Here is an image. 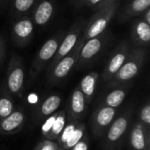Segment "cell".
Listing matches in <instances>:
<instances>
[{
	"instance_id": "cell-34",
	"label": "cell",
	"mask_w": 150,
	"mask_h": 150,
	"mask_svg": "<svg viewBox=\"0 0 150 150\" xmlns=\"http://www.w3.org/2000/svg\"><path fill=\"white\" fill-rule=\"evenodd\" d=\"M115 2H119V0H103V3L100 6V8L104 5H106V4H112V3H115Z\"/></svg>"
},
{
	"instance_id": "cell-4",
	"label": "cell",
	"mask_w": 150,
	"mask_h": 150,
	"mask_svg": "<svg viewBox=\"0 0 150 150\" xmlns=\"http://www.w3.org/2000/svg\"><path fill=\"white\" fill-rule=\"evenodd\" d=\"M146 50L142 47H135L131 49L124 64L113 76V78L108 82L106 88H113L119 85L129 83L140 72L145 59Z\"/></svg>"
},
{
	"instance_id": "cell-15",
	"label": "cell",
	"mask_w": 150,
	"mask_h": 150,
	"mask_svg": "<svg viewBox=\"0 0 150 150\" xmlns=\"http://www.w3.org/2000/svg\"><path fill=\"white\" fill-rule=\"evenodd\" d=\"M55 8L54 0H38L30 16L34 25L46 26L52 20Z\"/></svg>"
},
{
	"instance_id": "cell-32",
	"label": "cell",
	"mask_w": 150,
	"mask_h": 150,
	"mask_svg": "<svg viewBox=\"0 0 150 150\" xmlns=\"http://www.w3.org/2000/svg\"><path fill=\"white\" fill-rule=\"evenodd\" d=\"M11 0H0V10L4 9L11 2Z\"/></svg>"
},
{
	"instance_id": "cell-13",
	"label": "cell",
	"mask_w": 150,
	"mask_h": 150,
	"mask_svg": "<svg viewBox=\"0 0 150 150\" xmlns=\"http://www.w3.org/2000/svg\"><path fill=\"white\" fill-rule=\"evenodd\" d=\"M67 123L68 118L66 112L64 110L57 111L45 120V122L43 123L41 127L43 137L46 140H56L60 136Z\"/></svg>"
},
{
	"instance_id": "cell-12",
	"label": "cell",
	"mask_w": 150,
	"mask_h": 150,
	"mask_svg": "<svg viewBox=\"0 0 150 150\" xmlns=\"http://www.w3.org/2000/svg\"><path fill=\"white\" fill-rule=\"evenodd\" d=\"M127 141L129 150H150V129L137 120L133 122Z\"/></svg>"
},
{
	"instance_id": "cell-24",
	"label": "cell",
	"mask_w": 150,
	"mask_h": 150,
	"mask_svg": "<svg viewBox=\"0 0 150 150\" xmlns=\"http://www.w3.org/2000/svg\"><path fill=\"white\" fill-rule=\"evenodd\" d=\"M86 134L85 125L83 122H79L77 127H76L75 131L69 136V138L66 141L63 146L61 148L63 150H69L73 146H75L77 142H79Z\"/></svg>"
},
{
	"instance_id": "cell-8",
	"label": "cell",
	"mask_w": 150,
	"mask_h": 150,
	"mask_svg": "<svg viewBox=\"0 0 150 150\" xmlns=\"http://www.w3.org/2000/svg\"><path fill=\"white\" fill-rule=\"evenodd\" d=\"M117 109L106 106L101 103L93 111L91 116V129L97 140H102L107 130L117 117Z\"/></svg>"
},
{
	"instance_id": "cell-6",
	"label": "cell",
	"mask_w": 150,
	"mask_h": 150,
	"mask_svg": "<svg viewBox=\"0 0 150 150\" xmlns=\"http://www.w3.org/2000/svg\"><path fill=\"white\" fill-rule=\"evenodd\" d=\"M25 69L20 56L13 54L8 63L6 75L3 79L6 89L13 98H20L25 86Z\"/></svg>"
},
{
	"instance_id": "cell-7",
	"label": "cell",
	"mask_w": 150,
	"mask_h": 150,
	"mask_svg": "<svg viewBox=\"0 0 150 150\" xmlns=\"http://www.w3.org/2000/svg\"><path fill=\"white\" fill-rule=\"evenodd\" d=\"M83 44V42L79 40L74 48L67 55L62 57L52 69L47 70V83L50 85L60 83L69 76L76 64Z\"/></svg>"
},
{
	"instance_id": "cell-5",
	"label": "cell",
	"mask_w": 150,
	"mask_h": 150,
	"mask_svg": "<svg viewBox=\"0 0 150 150\" xmlns=\"http://www.w3.org/2000/svg\"><path fill=\"white\" fill-rule=\"evenodd\" d=\"M64 34L65 33L63 31H59L41 46L32 62L29 72L28 84L33 83L40 73L48 65L50 61L54 56Z\"/></svg>"
},
{
	"instance_id": "cell-30",
	"label": "cell",
	"mask_w": 150,
	"mask_h": 150,
	"mask_svg": "<svg viewBox=\"0 0 150 150\" xmlns=\"http://www.w3.org/2000/svg\"><path fill=\"white\" fill-rule=\"evenodd\" d=\"M102 3H103V0H86L85 5L94 9L95 11H98L100 8Z\"/></svg>"
},
{
	"instance_id": "cell-31",
	"label": "cell",
	"mask_w": 150,
	"mask_h": 150,
	"mask_svg": "<svg viewBox=\"0 0 150 150\" xmlns=\"http://www.w3.org/2000/svg\"><path fill=\"white\" fill-rule=\"evenodd\" d=\"M141 16H142V18L148 24H149L150 25V7L149 8H148Z\"/></svg>"
},
{
	"instance_id": "cell-22",
	"label": "cell",
	"mask_w": 150,
	"mask_h": 150,
	"mask_svg": "<svg viewBox=\"0 0 150 150\" xmlns=\"http://www.w3.org/2000/svg\"><path fill=\"white\" fill-rule=\"evenodd\" d=\"M38 0H11L10 2V14L12 19L28 15L33 10Z\"/></svg>"
},
{
	"instance_id": "cell-3",
	"label": "cell",
	"mask_w": 150,
	"mask_h": 150,
	"mask_svg": "<svg viewBox=\"0 0 150 150\" xmlns=\"http://www.w3.org/2000/svg\"><path fill=\"white\" fill-rule=\"evenodd\" d=\"M112 40V34L107 30L100 35L86 40L81 47L75 68L76 69H82L92 65L106 50Z\"/></svg>"
},
{
	"instance_id": "cell-26",
	"label": "cell",
	"mask_w": 150,
	"mask_h": 150,
	"mask_svg": "<svg viewBox=\"0 0 150 150\" xmlns=\"http://www.w3.org/2000/svg\"><path fill=\"white\" fill-rule=\"evenodd\" d=\"M145 127L150 129V105L149 101H147L140 111L139 120H138Z\"/></svg>"
},
{
	"instance_id": "cell-27",
	"label": "cell",
	"mask_w": 150,
	"mask_h": 150,
	"mask_svg": "<svg viewBox=\"0 0 150 150\" xmlns=\"http://www.w3.org/2000/svg\"><path fill=\"white\" fill-rule=\"evenodd\" d=\"M59 149L56 142L51 140H44L40 142L36 147L34 150H57Z\"/></svg>"
},
{
	"instance_id": "cell-19",
	"label": "cell",
	"mask_w": 150,
	"mask_h": 150,
	"mask_svg": "<svg viewBox=\"0 0 150 150\" xmlns=\"http://www.w3.org/2000/svg\"><path fill=\"white\" fill-rule=\"evenodd\" d=\"M62 104V97L59 94L54 93L47 96L40 102L36 109L37 120L42 121L47 119L49 116L56 112Z\"/></svg>"
},
{
	"instance_id": "cell-9",
	"label": "cell",
	"mask_w": 150,
	"mask_h": 150,
	"mask_svg": "<svg viewBox=\"0 0 150 150\" xmlns=\"http://www.w3.org/2000/svg\"><path fill=\"white\" fill-rule=\"evenodd\" d=\"M86 22L87 20L83 18H80L76 20L71 25L69 30L64 34L54 56L53 57V59L50 61V62L47 65V70H49L50 69H52L62 57L67 55L74 48V47L76 45V43L81 38V35L86 25Z\"/></svg>"
},
{
	"instance_id": "cell-25",
	"label": "cell",
	"mask_w": 150,
	"mask_h": 150,
	"mask_svg": "<svg viewBox=\"0 0 150 150\" xmlns=\"http://www.w3.org/2000/svg\"><path fill=\"white\" fill-rule=\"evenodd\" d=\"M80 122V120H75V121H68V123L66 124L65 127L63 128V130L62 131L60 136L56 139V143L58 145V147L61 149L63 144L66 142V141L69 138V136L72 134V133L75 131L76 127H77L78 123Z\"/></svg>"
},
{
	"instance_id": "cell-17",
	"label": "cell",
	"mask_w": 150,
	"mask_h": 150,
	"mask_svg": "<svg viewBox=\"0 0 150 150\" xmlns=\"http://www.w3.org/2000/svg\"><path fill=\"white\" fill-rule=\"evenodd\" d=\"M131 40L138 47H148L150 42V25L142 17L136 18L132 25Z\"/></svg>"
},
{
	"instance_id": "cell-21",
	"label": "cell",
	"mask_w": 150,
	"mask_h": 150,
	"mask_svg": "<svg viewBox=\"0 0 150 150\" xmlns=\"http://www.w3.org/2000/svg\"><path fill=\"white\" fill-rule=\"evenodd\" d=\"M98 78L99 73L98 71H91L83 77L78 86L82 93L83 94L88 105L92 102L93 97L96 92Z\"/></svg>"
},
{
	"instance_id": "cell-28",
	"label": "cell",
	"mask_w": 150,
	"mask_h": 150,
	"mask_svg": "<svg viewBox=\"0 0 150 150\" xmlns=\"http://www.w3.org/2000/svg\"><path fill=\"white\" fill-rule=\"evenodd\" d=\"M69 150H89V138L88 135L85 134V136L77 142L75 146H73Z\"/></svg>"
},
{
	"instance_id": "cell-10",
	"label": "cell",
	"mask_w": 150,
	"mask_h": 150,
	"mask_svg": "<svg viewBox=\"0 0 150 150\" xmlns=\"http://www.w3.org/2000/svg\"><path fill=\"white\" fill-rule=\"evenodd\" d=\"M130 51L131 47L127 40L121 41L115 47V48L109 54L108 60L102 72L101 77L103 82L108 83L113 78V76L124 64Z\"/></svg>"
},
{
	"instance_id": "cell-2",
	"label": "cell",
	"mask_w": 150,
	"mask_h": 150,
	"mask_svg": "<svg viewBox=\"0 0 150 150\" xmlns=\"http://www.w3.org/2000/svg\"><path fill=\"white\" fill-rule=\"evenodd\" d=\"M120 7V3L115 2L110 4H106L99 8L87 20L86 25L83 30L80 40L83 43L94 37H97L106 31L110 23L115 17Z\"/></svg>"
},
{
	"instance_id": "cell-33",
	"label": "cell",
	"mask_w": 150,
	"mask_h": 150,
	"mask_svg": "<svg viewBox=\"0 0 150 150\" xmlns=\"http://www.w3.org/2000/svg\"><path fill=\"white\" fill-rule=\"evenodd\" d=\"M75 4H76V5H78V6H83V5H84L85 4V2H86V0H71Z\"/></svg>"
},
{
	"instance_id": "cell-18",
	"label": "cell",
	"mask_w": 150,
	"mask_h": 150,
	"mask_svg": "<svg viewBox=\"0 0 150 150\" xmlns=\"http://www.w3.org/2000/svg\"><path fill=\"white\" fill-rule=\"evenodd\" d=\"M150 7V0H130L118 13L120 23H125L133 18L141 16Z\"/></svg>"
},
{
	"instance_id": "cell-14",
	"label": "cell",
	"mask_w": 150,
	"mask_h": 150,
	"mask_svg": "<svg viewBox=\"0 0 150 150\" xmlns=\"http://www.w3.org/2000/svg\"><path fill=\"white\" fill-rule=\"evenodd\" d=\"M87 108L88 104L81 90L79 87L75 88L70 94L68 103V108L66 112L68 121H75L83 119L85 117Z\"/></svg>"
},
{
	"instance_id": "cell-23",
	"label": "cell",
	"mask_w": 150,
	"mask_h": 150,
	"mask_svg": "<svg viewBox=\"0 0 150 150\" xmlns=\"http://www.w3.org/2000/svg\"><path fill=\"white\" fill-rule=\"evenodd\" d=\"M14 109L13 97L2 81L0 83V120L10 115Z\"/></svg>"
},
{
	"instance_id": "cell-35",
	"label": "cell",
	"mask_w": 150,
	"mask_h": 150,
	"mask_svg": "<svg viewBox=\"0 0 150 150\" xmlns=\"http://www.w3.org/2000/svg\"><path fill=\"white\" fill-rule=\"evenodd\" d=\"M57 150H63V149H60V148H59V149H58Z\"/></svg>"
},
{
	"instance_id": "cell-29",
	"label": "cell",
	"mask_w": 150,
	"mask_h": 150,
	"mask_svg": "<svg viewBox=\"0 0 150 150\" xmlns=\"http://www.w3.org/2000/svg\"><path fill=\"white\" fill-rule=\"evenodd\" d=\"M5 51H6V44L5 40L3 34L0 33V69L4 63V57H5Z\"/></svg>"
},
{
	"instance_id": "cell-16",
	"label": "cell",
	"mask_w": 150,
	"mask_h": 150,
	"mask_svg": "<svg viewBox=\"0 0 150 150\" xmlns=\"http://www.w3.org/2000/svg\"><path fill=\"white\" fill-rule=\"evenodd\" d=\"M26 121V113L22 108H15L13 112L0 120V134L10 135L18 133Z\"/></svg>"
},
{
	"instance_id": "cell-1",
	"label": "cell",
	"mask_w": 150,
	"mask_h": 150,
	"mask_svg": "<svg viewBox=\"0 0 150 150\" xmlns=\"http://www.w3.org/2000/svg\"><path fill=\"white\" fill-rule=\"evenodd\" d=\"M134 108L128 106L120 115L115 118L103 140V150H120L127 140L133 124Z\"/></svg>"
},
{
	"instance_id": "cell-11",
	"label": "cell",
	"mask_w": 150,
	"mask_h": 150,
	"mask_svg": "<svg viewBox=\"0 0 150 150\" xmlns=\"http://www.w3.org/2000/svg\"><path fill=\"white\" fill-rule=\"evenodd\" d=\"M11 40L15 46L25 47L31 42L34 33V24L29 15L14 20L11 26Z\"/></svg>"
},
{
	"instance_id": "cell-20",
	"label": "cell",
	"mask_w": 150,
	"mask_h": 150,
	"mask_svg": "<svg viewBox=\"0 0 150 150\" xmlns=\"http://www.w3.org/2000/svg\"><path fill=\"white\" fill-rule=\"evenodd\" d=\"M129 83L119 85L113 88H106L110 90L109 92L105 93L102 101L99 103L112 108H118L125 100L127 92L129 89Z\"/></svg>"
}]
</instances>
